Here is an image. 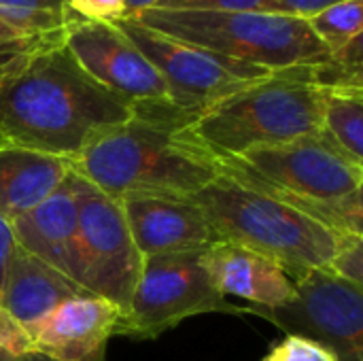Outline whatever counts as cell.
Wrapping results in <instances>:
<instances>
[{
    "label": "cell",
    "instance_id": "484cf974",
    "mask_svg": "<svg viewBox=\"0 0 363 361\" xmlns=\"http://www.w3.org/2000/svg\"><path fill=\"white\" fill-rule=\"evenodd\" d=\"M70 9L89 21H119L125 17L123 0H68Z\"/></svg>",
    "mask_w": 363,
    "mask_h": 361
},
{
    "label": "cell",
    "instance_id": "2e32d148",
    "mask_svg": "<svg viewBox=\"0 0 363 361\" xmlns=\"http://www.w3.org/2000/svg\"><path fill=\"white\" fill-rule=\"evenodd\" d=\"M81 294L87 291H83L64 272L15 245L2 277L0 304L28 334H32L62 302Z\"/></svg>",
    "mask_w": 363,
    "mask_h": 361
},
{
    "label": "cell",
    "instance_id": "5bb4252c",
    "mask_svg": "<svg viewBox=\"0 0 363 361\" xmlns=\"http://www.w3.org/2000/svg\"><path fill=\"white\" fill-rule=\"evenodd\" d=\"M202 260L223 298L247 300L251 309H277L294 296V281L274 262L230 240L211 245Z\"/></svg>",
    "mask_w": 363,
    "mask_h": 361
},
{
    "label": "cell",
    "instance_id": "3957f363",
    "mask_svg": "<svg viewBox=\"0 0 363 361\" xmlns=\"http://www.w3.org/2000/svg\"><path fill=\"white\" fill-rule=\"evenodd\" d=\"M219 170L338 234H363V166L323 134L245 151Z\"/></svg>",
    "mask_w": 363,
    "mask_h": 361
},
{
    "label": "cell",
    "instance_id": "f1b7e54d",
    "mask_svg": "<svg viewBox=\"0 0 363 361\" xmlns=\"http://www.w3.org/2000/svg\"><path fill=\"white\" fill-rule=\"evenodd\" d=\"M13 251H15V238L11 232V223L0 219V285H2V277H4V270Z\"/></svg>",
    "mask_w": 363,
    "mask_h": 361
},
{
    "label": "cell",
    "instance_id": "8fae6325",
    "mask_svg": "<svg viewBox=\"0 0 363 361\" xmlns=\"http://www.w3.org/2000/svg\"><path fill=\"white\" fill-rule=\"evenodd\" d=\"M64 45L91 79L134 111L187 115L177 106L164 77L115 23L81 17L66 30Z\"/></svg>",
    "mask_w": 363,
    "mask_h": 361
},
{
    "label": "cell",
    "instance_id": "44dd1931",
    "mask_svg": "<svg viewBox=\"0 0 363 361\" xmlns=\"http://www.w3.org/2000/svg\"><path fill=\"white\" fill-rule=\"evenodd\" d=\"M64 43V36H30L0 19V85L13 79L36 53Z\"/></svg>",
    "mask_w": 363,
    "mask_h": 361
},
{
    "label": "cell",
    "instance_id": "8992f818",
    "mask_svg": "<svg viewBox=\"0 0 363 361\" xmlns=\"http://www.w3.org/2000/svg\"><path fill=\"white\" fill-rule=\"evenodd\" d=\"M132 19L217 57L268 72L319 66L330 60L306 21L264 11L157 9Z\"/></svg>",
    "mask_w": 363,
    "mask_h": 361
},
{
    "label": "cell",
    "instance_id": "d4e9b609",
    "mask_svg": "<svg viewBox=\"0 0 363 361\" xmlns=\"http://www.w3.org/2000/svg\"><path fill=\"white\" fill-rule=\"evenodd\" d=\"M338 2H345V0H264L262 11L272 13V15H283V17L308 21L317 13H321V11H325Z\"/></svg>",
    "mask_w": 363,
    "mask_h": 361
},
{
    "label": "cell",
    "instance_id": "7c38bea8",
    "mask_svg": "<svg viewBox=\"0 0 363 361\" xmlns=\"http://www.w3.org/2000/svg\"><path fill=\"white\" fill-rule=\"evenodd\" d=\"M119 202L143 257L200 253L221 240L191 198L128 196Z\"/></svg>",
    "mask_w": 363,
    "mask_h": 361
},
{
    "label": "cell",
    "instance_id": "ba28073f",
    "mask_svg": "<svg viewBox=\"0 0 363 361\" xmlns=\"http://www.w3.org/2000/svg\"><path fill=\"white\" fill-rule=\"evenodd\" d=\"M81 179V177H79ZM143 266L121 202L81 179L79 217L70 245V279L87 294L128 309Z\"/></svg>",
    "mask_w": 363,
    "mask_h": 361
},
{
    "label": "cell",
    "instance_id": "83f0119b",
    "mask_svg": "<svg viewBox=\"0 0 363 361\" xmlns=\"http://www.w3.org/2000/svg\"><path fill=\"white\" fill-rule=\"evenodd\" d=\"M125 17H134L145 11H157V9H187L185 0H123Z\"/></svg>",
    "mask_w": 363,
    "mask_h": 361
},
{
    "label": "cell",
    "instance_id": "4316f807",
    "mask_svg": "<svg viewBox=\"0 0 363 361\" xmlns=\"http://www.w3.org/2000/svg\"><path fill=\"white\" fill-rule=\"evenodd\" d=\"M187 9L200 11H262L264 0H185Z\"/></svg>",
    "mask_w": 363,
    "mask_h": 361
},
{
    "label": "cell",
    "instance_id": "4dcf8cb0",
    "mask_svg": "<svg viewBox=\"0 0 363 361\" xmlns=\"http://www.w3.org/2000/svg\"><path fill=\"white\" fill-rule=\"evenodd\" d=\"M0 145H2V138H0Z\"/></svg>",
    "mask_w": 363,
    "mask_h": 361
},
{
    "label": "cell",
    "instance_id": "9c48e42d",
    "mask_svg": "<svg viewBox=\"0 0 363 361\" xmlns=\"http://www.w3.org/2000/svg\"><path fill=\"white\" fill-rule=\"evenodd\" d=\"M287 334L330 347L340 361H363V287L351 285L328 268L294 281V296L277 309H251Z\"/></svg>",
    "mask_w": 363,
    "mask_h": 361
},
{
    "label": "cell",
    "instance_id": "4fadbf2b",
    "mask_svg": "<svg viewBox=\"0 0 363 361\" xmlns=\"http://www.w3.org/2000/svg\"><path fill=\"white\" fill-rule=\"evenodd\" d=\"M121 309L106 298L81 294L62 302L30 334L34 353L51 361H104Z\"/></svg>",
    "mask_w": 363,
    "mask_h": 361
},
{
    "label": "cell",
    "instance_id": "52a82bcc",
    "mask_svg": "<svg viewBox=\"0 0 363 361\" xmlns=\"http://www.w3.org/2000/svg\"><path fill=\"white\" fill-rule=\"evenodd\" d=\"M202 253L143 257L136 287L115 336L151 340L196 315H247V306L230 302L215 289Z\"/></svg>",
    "mask_w": 363,
    "mask_h": 361
},
{
    "label": "cell",
    "instance_id": "30bf717a",
    "mask_svg": "<svg viewBox=\"0 0 363 361\" xmlns=\"http://www.w3.org/2000/svg\"><path fill=\"white\" fill-rule=\"evenodd\" d=\"M164 77L181 111L191 119L213 102L270 74L268 70L217 57L172 36L160 34L132 17L113 21Z\"/></svg>",
    "mask_w": 363,
    "mask_h": 361
},
{
    "label": "cell",
    "instance_id": "5b68a950",
    "mask_svg": "<svg viewBox=\"0 0 363 361\" xmlns=\"http://www.w3.org/2000/svg\"><path fill=\"white\" fill-rule=\"evenodd\" d=\"M191 200L221 240L268 257L291 281L311 270L328 268L342 236L221 170Z\"/></svg>",
    "mask_w": 363,
    "mask_h": 361
},
{
    "label": "cell",
    "instance_id": "7402d4cb",
    "mask_svg": "<svg viewBox=\"0 0 363 361\" xmlns=\"http://www.w3.org/2000/svg\"><path fill=\"white\" fill-rule=\"evenodd\" d=\"M328 270L351 285L363 287V234L340 236Z\"/></svg>",
    "mask_w": 363,
    "mask_h": 361
},
{
    "label": "cell",
    "instance_id": "cb8c5ba5",
    "mask_svg": "<svg viewBox=\"0 0 363 361\" xmlns=\"http://www.w3.org/2000/svg\"><path fill=\"white\" fill-rule=\"evenodd\" d=\"M34 353L30 334L0 304V361L19 360Z\"/></svg>",
    "mask_w": 363,
    "mask_h": 361
},
{
    "label": "cell",
    "instance_id": "e0dca14e",
    "mask_svg": "<svg viewBox=\"0 0 363 361\" xmlns=\"http://www.w3.org/2000/svg\"><path fill=\"white\" fill-rule=\"evenodd\" d=\"M70 174L64 157L0 145V219L13 221L51 196Z\"/></svg>",
    "mask_w": 363,
    "mask_h": 361
},
{
    "label": "cell",
    "instance_id": "6da1fadb",
    "mask_svg": "<svg viewBox=\"0 0 363 361\" xmlns=\"http://www.w3.org/2000/svg\"><path fill=\"white\" fill-rule=\"evenodd\" d=\"M134 109L91 79L64 43L36 53L0 85V138L6 145L72 160Z\"/></svg>",
    "mask_w": 363,
    "mask_h": 361
},
{
    "label": "cell",
    "instance_id": "7a4b0ae2",
    "mask_svg": "<svg viewBox=\"0 0 363 361\" xmlns=\"http://www.w3.org/2000/svg\"><path fill=\"white\" fill-rule=\"evenodd\" d=\"M189 121L183 113L134 111L132 119L89 140L70 170L115 200L191 198L219 174V162L187 136Z\"/></svg>",
    "mask_w": 363,
    "mask_h": 361
},
{
    "label": "cell",
    "instance_id": "ac0fdd59",
    "mask_svg": "<svg viewBox=\"0 0 363 361\" xmlns=\"http://www.w3.org/2000/svg\"><path fill=\"white\" fill-rule=\"evenodd\" d=\"M321 134L363 166V87H323Z\"/></svg>",
    "mask_w": 363,
    "mask_h": 361
},
{
    "label": "cell",
    "instance_id": "f546056e",
    "mask_svg": "<svg viewBox=\"0 0 363 361\" xmlns=\"http://www.w3.org/2000/svg\"><path fill=\"white\" fill-rule=\"evenodd\" d=\"M11 361H51V360H47V357H43V355H38V353H30V355H23V357H19V360H11Z\"/></svg>",
    "mask_w": 363,
    "mask_h": 361
},
{
    "label": "cell",
    "instance_id": "ffe728a7",
    "mask_svg": "<svg viewBox=\"0 0 363 361\" xmlns=\"http://www.w3.org/2000/svg\"><path fill=\"white\" fill-rule=\"evenodd\" d=\"M306 23L332 55L363 34V0H345L332 4L330 9L311 17Z\"/></svg>",
    "mask_w": 363,
    "mask_h": 361
},
{
    "label": "cell",
    "instance_id": "603a6c76",
    "mask_svg": "<svg viewBox=\"0 0 363 361\" xmlns=\"http://www.w3.org/2000/svg\"><path fill=\"white\" fill-rule=\"evenodd\" d=\"M262 361H340L338 355L321 345L315 343L311 338L304 336H296V334H287L281 343H277L268 355Z\"/></svg>",
    "mask_w": 363,
    "mask_h": 361
},
{
    "label": "cell",
    "instance_id": "9a60e30c",
    "mask_svg": "<svg viewBox=\"0 0 363 361\" xmlns=\"http://www.w3.org/2000/svg\"><path fill=\"white\" fill-rule=\"evenodd\" d=\"M81 179L70 170L62 185L26 215L11 221L15 245L70 279V245L79 217Z\"/></svg>",
    "mask_w": 363,
    "mask_h": 361
},
{
    "label": "cell",
    "instance_id": "277c9868",
    "mask_svg": "<svg viewBox=\"0 0 363 361\" xmlns=\"http://www.w3.org/2000/svg\"><path fill=\"white\" fill-rule=\"evenodd\" d=\"M321 96L317 66L277 70L200 111L185 132L217 162L232 160L321 134Z\"/></svg>",
    "mask_w": 363,
    "mask_h": 361
},
{
    "label": "cell",
    "instance_id": "d6986e66",
    "mask_svg": "<svg viewBox=\"0 0 363 361\" xmlns=\"http://www.w3.org/2000/svg\"><path fill=\"white\" fill-rule=\"evenodd\" d=\"M0 19L30 36H64L81 17L68 0H0Z\"/></svg>",
    "mask_w": 363,
    "mask_h": 361
}]
</instances>
